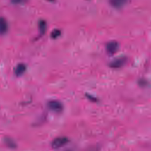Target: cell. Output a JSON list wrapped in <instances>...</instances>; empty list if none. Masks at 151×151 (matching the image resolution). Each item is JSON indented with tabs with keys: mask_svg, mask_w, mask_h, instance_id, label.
<instances>
[{
	"mask_svg": "<svg viewBox=\"0 0 151 151\" xmlns=\"http://www.w3.org/2000/svg\"><path fill=\"white\" fill-rule=\"evenodd\" d=\"M47 106L49 109L56 113H60L64 109L63 104L57 100L50 101L47 102Z\"/></svg>",
	"mask_w": 151,
	"mask_h": 151,
	"instance_id": "1",
	"label": "cell"
},
{
	"mask_svg": "<svg viewBox=\"0 0 151 151\" xmlns=\"http://www.w3.org/2000/svg\"><path fill=\"white\" fill-rule=\"evenodd\" d=\"M127 60V58L125 56L117 57L109 63V66L112 68H120L126 64Z\"/></svg>",
	"mask_w": 151,
	"mask_h": 151,
	"instance_id": "2",
	"label": "cell"
},
{
	"mask_svg": "<svg viewBox=\"0 0 151 151\" xmlns=\"http://www.w3.org/2000/svg\"><path fill=\"white\" fill-rule=\"evenodd\" d=\"M68 139L66 137H60L56 138L52 143V147L54 149H58L66 145L68 142Z\"/></svg>",
	"mask_w": 151,
	"mask_h": 151,
	"instance_id": "3",
	"label": "cell"
},
{
	"mask_svg": "<svg viewBox=\"0 0 151 151\" xmlns=\"http://www.w3.org/2000/svg\"><path fill=\"white\" fill-rule=\"evenodd\" d=\"M119 44L116 40H112L109 41L106 44V49L109 53L114 54L119 49Z\"/></svg>",
	"mask_w": 151,
	"mask_h": 151,
	"instance_id": "4",
	"label": "cell"
},
{
	"mask_svg": "<svg viewBox=\"0 0 151 151\" xmlns=\"http://www.w3.org/2000/svg\"><path fill=\"white\" fill-rule=\"evenodd\" d=\"M26 69V66L25 64L22 63H19L15 67V74L16 76H20L25 72Z\"/></svg>",
	"mask_w": 151,
	"mask_h": 151,
	"instance_id": "5",
	"label": "cell"
},
{
	"mask_svg": "<svg viewBox=\"0 0 151 151\" xmlns=\"http://www.w3.org/2000/svg\"><path fill=\"white\" fill-rule=\"evenodd\" d=\"M8 28L7 23L5 18L1 16L0 18V32L4 33L6 32Z\"/></svg>",
	"mask_w": 151,
	"mask_h": 151,
	"instance_id": "6",
	"label": "cell"
},
{
	"mask_svg": "<svg viewBox=\"0 0 151 151\" xmlns=\"http://www.w3.org/2000/svg\"><path fill=\"white\" fill-rule=\"evenodd\" d=\"M38 27L40 33L44 34L46 28V22L45 20L44 19L40 20L38 21Z\"/></svg>",
	"mask_w": 151,
	"mask_h": 151,
	"instance_id": "7",
	"label": "cell"
},
{
	"mask_svg": "<svg viewBox=\"0 0 151 151\" xmlns=\"http://www.w3.org/2000/svg\"><path fill=\"white\" fill-rule=\"evenodd\" d=\"M126 1L125 0H111L110 3L113 6L116 7H120L122 6Z\"/></svg>",
	"mask_w": 151,
	"mask_h": 151,
	"instance_id": "8",
	"label": "cell"
},
{
	"mask_svg": "<svg viewBox=\"0 0 151 151\" xmlns=\"http://www.w3.org/2000/svg\"><path fill=\"white\" fill-rule=\"evenodd\" d=\"M61 34V31L59 28H55L50 33V37L52 38H56L59 36Z\"/></svg>",
	"mask_w": 151,
	"mask_h": 151,
	"instance_id": "9",
	"label": "cell"
},
{
	"mask_svg": "<svg viewBox=\"0 0 151 151\" xmlns=\"http://www.w3.org/2000/svg\"><path fill=\"white\" fill-rule=\"evenodd\" d=\"M5 143L7 145L11 148H15L16 147V144L14 141L10 138H7L5 139Z\"/></svg>",
	"mask_w": 151,
	"mask_h": 151,
	"instance_id": "10",
	"label": "cell"
},
{
	"mask_svg": "<svg viewBox=\"0 0 151 151\" xmlns=\"http://www.w3.org/2000/svg\"><path fill=\"white\" fill-rule=\"evenodd\" d=\"M87 97L89 99H90V100H91V101H92L94 102H96V98L95 97H94L92 96V95H90L88 94V95H87Z\"/></svg>",
	"mask_w": 151,
	"mask_h": 151,
	"instance_id": "11",
	"label": "cell"
},
{
	"mask_svg": "<svg viewBox=\"0 0 151 151\" xmlns=\"http://www.w3.org/2000/svg\"><path fill=\"white\" fill-rule=\"evenodd\" d=\"M139 83L140 85H141V86H145L147 84L146 81H145L144 79H140L139 81Z\"/></svg>",
	"mask_w": 151,
	"mask_h": 151,
	"instance_id": "12",
	"label": "cell"
}]
</instances>
